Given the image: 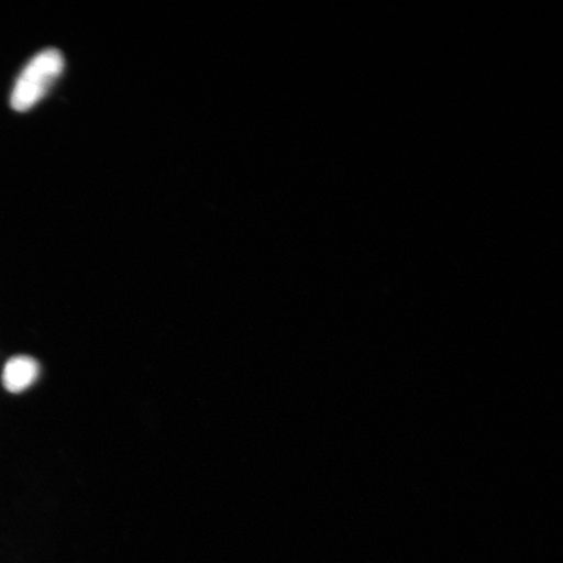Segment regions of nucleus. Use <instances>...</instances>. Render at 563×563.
<instances>
[{
  "label": "nucleus",
  "mask_w": 563,
  "mask_h": 563,
  "mask_svg": "<svg viewBox=\"0 0 563 563\" xmlns=\"http://www.w3.org/2000/svg\"><path fill=\"white\" fill-rule=\"evenodd\" d=\"M65 70V58L55 48H47L32 58L21 70L11 95V108L25 112L34 108Z\"/></svg>",
  "instance_id": "1"
},
{
  "label": "nucleus",
  "mask_w": 563,
  "mask_h": 563,
  "mask_svg": "<svg viewBox=\"0 0 563 563\" xmlns=\"http://www.w3.org/2000/svg\"><path fill=\"white\" fill-rule=\"evenodd\" d=\"M40 372V364L33 357L13 356L5 363L2 376L3 386L10 393H23L37 382Z\"/></svg>",
  "instance_id": "2"
}]
</instances>
